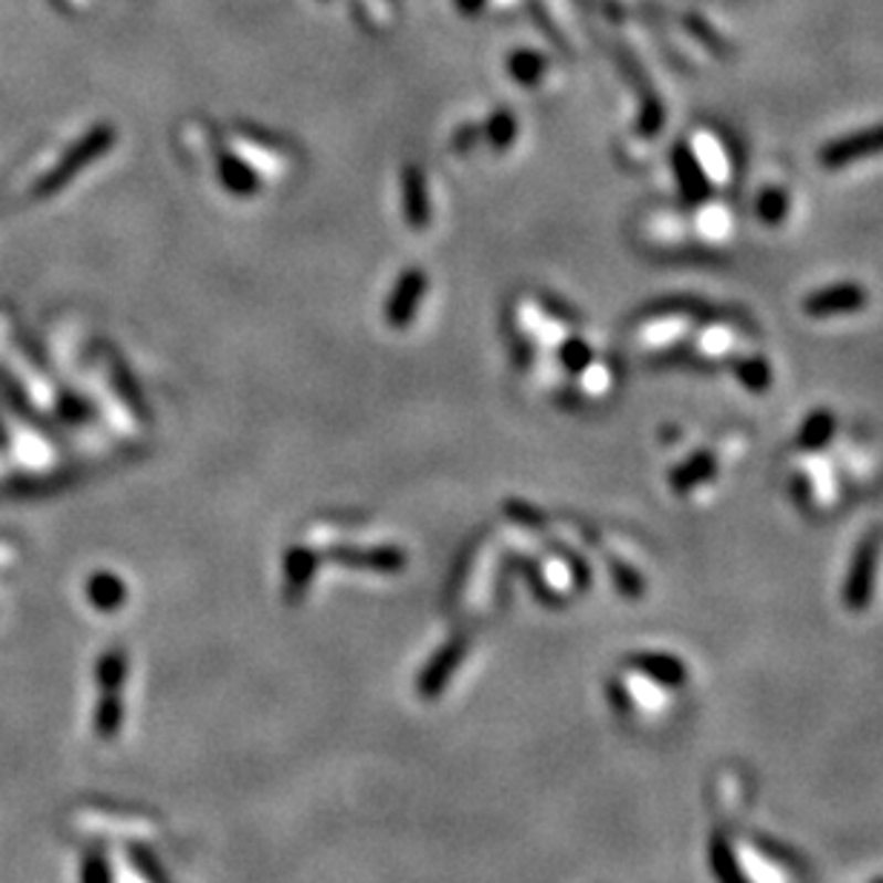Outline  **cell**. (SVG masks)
<instances>
[{
	"instance_id": "3957f363",
	"label": "cell",
	"mask_w": 883,
	"mask_h": 883,
	"mask_svg": "<svg viewBox=\"0 0 883 883\" xmlns=\"http://www.w3.org/2000/svg\"><path fill=\"white\" fill-rule=\"evenodd\" d=\"M870 296L863 291L861 284L843 282L814 291L812 296L803 298V313L812 318H829V316H847V313H858L866 307Z\"/></svg>"
},
{
	"instance_id": "8992f818",
	"label": "cell",
	"mask_w": 883,
	"mask_h": 883,
	"mask_svg": "<svg viewBox=\"0 0 883 883\" xmlns=\"http://www.w3.org/2000/svg\"><path fill=\"white\" fill-rule=\"evenodd\" d=\"M834 433V417L829 410H818L812 417L806 419L803 428L798 433V445L806 448V451H818L832 439Z\"/></svg>"
},
{
	"instance_id": "ba28073f",
	"label": "cell",
	"mask_w": 883,
	"mask_h": 883,
	"mask_svg": "<svg viewBox=\"0 0 883 883\" xmlns=\"http://www.w3.org/2000/svg\"><path fill=\"white\" fill-rule=\"evenodd\" d=\"M789 212V198H786L784 190L778 187H769L757 196V216L766 221V224H780Z\"/></svg>"
},
{
	"instance_id": "30bf717a",
	"label": "cell",
	"mask_w": 883,
	"mask_h": 883,
	"mask_svg": "<svg viewBox=\"0 0 883 883\" xmlns=\"http://www.w3.org/2000/svg\"><path fill=\"white\" fill-rule=\"evenodd\" d=\"M84 883H106V870L101 861H86Z\"/></svg>"
},
{
	"instance_id": "52a82bcc",
	"label": "cell",
	"mask_w": 883,
	"mask_h": 883,
	"mask_svg": "<svg viewBox=\"0 0 883 883\" xmlns=\"http://www.w3.org/2000/svg\"><path fill=\"white\" fill-rule=\"evenodd\" d=\"M637 665H640V672L660 680V683H680L686 677L683 663L674 658H665V654H643V658H637Z\"/></svg>"
},
{
	"instance_id": "6da1fadb",
	"label": "cell",
	"mask_w": 883,
	"mask_h": 883,
	"mask_svg": "<svg viewBox=\"0 0 883 883\" xmlns=\"http://www.w3.org/2000/svg\"><path fill=\"white\" fill-rule=\"evenodd\" d=\"M872 156H883V124L834 138L820 149L818 161L823 170H843V167H852L855 161Z\"/></svg>"
},
{
	"instance_id": "5b68a950",
	"label": "cell",
	"mask_w": 883,
	"mask_h": 883,
	"mask_svg": "<svg viewBox=\"0 0 883 883\" xmlns=\"http://www.w3.org/2000/svg\"><path fill=\"white\" fill-rule=\"evenodd\" d=\"M714 471H717V465H714L712 453H697V456L686 460L680 467H674L672 488L677 491V494H688V491H694L697 485H703Z\"/></svg>"
},
{
	"instance_id": "9c48e42d",
	"label": "cell",
	"mask_w": 883,
	"mask_h": 883,
	"mask_svg": "<svg viewBox=\"0 0 883 883\" xmlns=\"http://www.w3.org/2000/svg\"><path fill=\"white\" fill-rule=\"evenodd\" d=\"M737 376L743 379V385H749L751 390H764L766 385H769L771 374H769V365L760 359H749V361H740L737 365Z\"/></svg>"
},
{
	"instance_id": "277c9868",
	"label": "cell",
	"mask_w": 883,
	"mask_h": 883,
	"mask_svg": "<svg viewBox=\"0 0 883 883\" xmlns=\"http://www.w3.org/2000/svg\"><path fill=\"white\" fill-rule=\"evenodd\" d=\"M674 176L680 181V190L688 201H703L708 196V181L700 170V161L694 158V153L688 147H674Z\"/></svg>"
},
{
	"instance_id": "7a4b0ae2",
	"label": "cell",
	"mask_w": 883,
	"mask_h": 883,
	"mask_svg": "<svg viewBox=\"0 0 883 883\" xmlns=\"http://www.w3.org/2000/svg\"><path fill=\"white\" fill-rule=\"evenodd\" d=\"M877 545H881V537L877 534H870L858 545L855 559L849 566V577H847V588H843V600L852 611H861V608L870 606V593H872V582H875V568H877Z\"/></svg>"
},
{
	"instance_id": "8fae6325",
	"label": "cell",
	"mask_w": 883,
	"mask_h": 883,
	"mask_svg": "<svg viewBox=\"0 0 883 883\" xmlns=\"http://www.w3.org/2000/svg\"><path fill=\"white\" fill-rule=\"evenodd\" d=\"M714 861H717V870L723 872V883H743L740 877L735 875V872H732V863H728V858L723 855V849H717V858H714Z\"/></svg>"
}]
</instances>
